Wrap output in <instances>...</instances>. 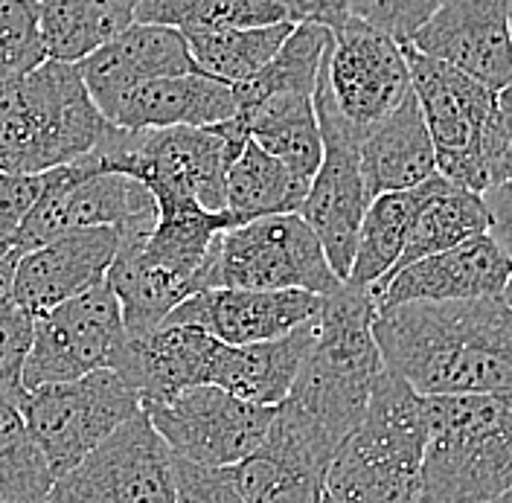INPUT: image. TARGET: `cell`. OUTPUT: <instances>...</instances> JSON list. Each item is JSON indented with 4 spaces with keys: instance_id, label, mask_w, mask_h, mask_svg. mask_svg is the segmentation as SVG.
Listing matches in <instances>:
<instances>
[{
    "instance_id": "22",
    "label": "cell",
    "mask_w": 512,
    "mask_h": 503,
    "mask_svg": "<svg viewBox=\"0 0 512 503\" xmlns=\"http://www.w3.org/2000/svg\"><path fill=\"white\" fill-rule=\"evenodd\" d=\"M236 117L233 88L207 73L158 76L123 96L108 123L120 128L216 126Z\"/></svg>"
},
{
    "instance_id": "38",
    "label": "cell",
    "mask_w": 512,
    "mask_h": 503,
    "mask_svg": "<svg viewBox=\"0 0 512 503\" xmlns=\"http://www.w3.org/2000/svg\"><path fill=\"white\" fill-rule=\"evenodd\" d=\"M175 503H245V498L230 480L227 466L213 469L175 457Z\"/></svg>"
},
{
    "instance_id": "5",
    "label": "cell",
    "mask_w": 512,
    "mask_h": 503,
    "mask_svg": "<svg viewBox=\"0 0 512 503\" xmlns=\"http://www.w3.org/2000/svg\"><path fill=\"white\" fill-rule=\"evenodd\" d=\"M422 451V396L382 370L361 422L332 457L326 495L335 503H419Z\"/></svg>"
},
{
    "instance_id": "49",
    "label": "cell",
    "mask_w": 512,
    "mask_h": 503,
    "mask_svg": "<svg viewBox=\"0 0 512 503\" xmlns=\"http://www.w3.org/2000/svg\"><path fill=\"white\" fill-rule=\"evenodd\" d=\"M507 187H510V189H512V181H507Z\"/></svg>"
},
{
    "instance_id": "29",
    "label": "cell",
    "mask_w": 512,
    "mask_h": 503,
    "mask_svg": "<svg viewBox=\"0 0 512 503\" xmlns=\"http://www.w3.org/2000/svg\"><path fill=\"white\" fill-rule=\"evenodd\" d=\"M489 227H492V216L486 210L483 195L451 187L448 181H443L416 210L414 221L408 227L405 248L399 253L396 265L390 268V274H396L399 268L411 265L422 256L448 251L478 233H489Z\"/></svg>"
},
{
    "instance_id": "28",
    "label": "cell",
    "mask_w": 512,
    "mask_h": 503,
    "mask_svg": "<svg viewBox=\"0 0 512 503\" xmlns=\"http://www.w3.org/2000/svg\"><path fill=\"white\" fill-rule=\"evenodd\" d=\"M309 184L300 181L286 163L271 158L262 146L248 137L242 155L230 163L224 181V210L236 224L262 219V216H283L297 213Z\"/></svg>"
},
{
    "instance_id": "32",
    "label": "cell",
    "mask_w": 512,
    "mask_h": 503,
    "mask_svg": "<svg viewBox=\"0 0 512 503\" xmlns=\"http://www.w3.org/2000/svg\"><path fill=\"white\" fill-rule=\"evenodd\" d=\"M286 21L280 0H140L134 24H160L178 32L268 27Z\"/></svg>"
},
{
    "instance_id": "50",
    "label": "cell",
    "mask_w": 512,
    "mask_h": 503,
    "mask_svg": "<svg viewBox=\"0 0 512 503\" xmlns=\"http://www.w3.org/2000/svg\"><path fill=\"white\" fill-rule=\"evenodd\" d=\"M41 503H53V501H41Z\"/></svg>"
},
{
    "instance_id": "11",
    "label": "cell",
    "mask_w": 512,
    "mask_h": 503,
    "mask_svg": "<svg viewBox=\"0 0 512 503\" xmlns=\"http://www.w3.org/2000/svg\"><path fill=\"white\" fill-rule=\"evenodd\" d=\"M126 346L128 332L120 300L108 283L94 285L50 312L35 315L24 387L35 390L88 376L94 370H117Z\"/></svg>"
},
{
    "instance_id": "23",
    "label": "cell",
    "mask_w": 512,
    "mask_h": 503,
    "mask_svg": "<svg viewBox=\"0 0 512 503\" xmlns=\"http://www.w3.org/2000/svg\"><path fill=\"white\" fill-rule=\"evenodd\" d=\"M315 317L300 323L283 338L262 341V344L230 346L216 341L207 367V384H216L245 402L265 408L286 402L294 376L300 370V361L312 344Z\"/></svg>"
},
{
    "instance_id": "31",
    "label": "cell",
    "mask_w": 512,
    "mask_h": 503,
    "mask_svg": "<svg viewBox=\"0 0 512 503\" xmlns=\"http://www.w3.org/2000/svg\"><path fill=\"white\" fill-rule=\"evenodd\" d=\"M291 30H294L291 21H280L268 27L190 30L181 35L187 38L198 73L222 79L227 85H239L274 59V53L280 50V44Z\"/></svg>"
},
{
    "instance_id": "36",
    "label": "cell",
    "mask_w": 512,
    "mask_h": 503,
    "mask_svg": "<svg viewBox=\"0 0 512 503\" xmlns=\"http://www.w3.org/2000/svg\"><path fill=\"white\" fill-rule=\"evenodd\" d=\"M446 0H350V15L408 44Z\"/></svg>"
},
{
    "instance_id": "7",
    "label": "cell",
    "mask_w": 512,
    "mask_h": 503,
    "mask_svg": "<svg viewBox=\"0 0 512 503\" xmlns=\"http://www.w3.org/2000/svg\"><path fill=\"white\" fill-rule=\"evenodd\" d=\"M341 283L300 213L262 216L224 230L213 239L198 271V288H297L329 294Z\"/></svg>"
},
{
    "instance_id": "25",
    "label": "cell",
    "mask_w": 512,
    "mask_h": 503,
    "mask_svg": "<svg viewBox=\"0 0 512 503\" xmlns=\"http://www.w3.org/2000/svg\"><path fill=\"white\" fill-rule=\"evenodd\" d=\"M236 114L245 120L248 137L256 146H262L271 158L286 163L300 181L312 184L323 155L315 94L268 96Z\"/></svg>"
},
{
    "instance_id": "8",
    "label": "cell",
    "mask_w": 512,
    "mask_h": 503,
    "mask_svg": "<svg viewBox=\"0 0 512 503\" xmlns=\"http://www.w3.org/2000/svg\"><path fill=\"white\" fill-rule=\"evenodd\" d=\"M140 410V396L117 370L44 384L27 393L21 416L53 477L76 469L99 442Z\"/></svg>"
},
{
    "instance_id": "17",
    "label": "cell",
    "mask_w": 512,
    "mask_h": 503,
    "mask_svg": "<svg viewBox=\"0 0 512 503\" xmlns=\"http://www.w3.org/2000/svg\"><path fill=\"white\" fill-rule=\"evenodd\" d=\"M323 294L312 291H251V288H198L184 297L163 323L207 332L230 346L283 338L320 312Z\"/></svg>"
},
{
    "instance_id": "46",
    "label": "cell",
    "mask_w": 512,
    "mask_h": 503,
    "mask_svg": "<svg viewBox=\"0 0 512 503\" xmlns=\"http://www.w3.org/2000/svg\"><path fill=\"white\" fill-rule=\"evenodd\" d=\"M510 44H512V0H510Z\"/></svg>"
},
{
    "instance_id": "45",
    "label": "cell",
    "mask_w": 512,
    "mask_h": 503,
    "mask_svg": "<svg viewBox=\"0 0 512 503\" xmlns=\"http://www.w3.org/2000/svg\"><path fill=\"white\" fill-rule=\"evenodd\" d=\"M492 503H512V486L510 489H504V492H501V495H498Z\"/></svg>"
},
{
    "instance_id": "43",
    "label": "cell",
    "mask_w": 512,
    "mask_h": 503,
    "mask_svg": "<svg viewBox=\"0 0 512 503\" xmlns=\"http://www.w3.org/2000/svg\"><path fill=\"white\" fill-rule=\"evenodd\" d=\"M9 253H12V239L0 233V259H6Z\"/></svg>"
},
{
    "instance_id": "21",
    "label": "cell",
    "mask_w": 512,
    "mask_h": 503,
    "mask_svg": "<svg viewBox=\"0 0 512 503\" xmlns=\"http://www.w3.org/2000/svg\"><path fill=\"white\" fill-rule=\"evenodd\" d=\"M405 47L411 91L422 120L434 140L437 155L443 152H480V134L492 114L495 91H489L475 76L457 70L454 64Z\"/></svg>"
},
{
    "instance_id": "33",
    "label": "cell",
    "mask_w": 512,
    "mask_h": 503,
    "mask_svg": "<svg viewBox=\"0 0 512 503\" xmlns=\"http://www.w3.org/2000/svg\"><path fill=\"white\" fill-rule=\"evenodd\" d=\"M56 477L27 431L21 408L0 405V495L15 503L47 501Z\"/></svg>"
},
{
    "instance_id": "4",
    "label": "cell",
    "mask_w": 512,
    "mask_h": 503,
    "mask_svg": "<svg viewBox=\"0 0 512 503\" xmlns=\"http://www.w3.org/2000/svg\"><path fill=\"white\" fill-rule=\"evenodd\" d=\"M108 128L79 67L47 59L0 85V172L35 175L73 163Z\"/></svg>"
},
{
    "instance_id": "3",
    "label": "cell",
    "mask_w": 512,
    "mask_h": 503,
    "mask_svg": "<svg viewBox=\"0 0 512 503\" xmlns=\"http://www.w3.org/2000/svg\"><path fill=\"white\" fill-rule=\"evenodd\" d=\"M373 315L376 300L370 288L341 283L323 294L312 344L288 393L338 445L361 422L373 384L384 370L373 338Z\"/></svg>"
},
{
    "instance_id": "13",
    "label": "cell",
    "mask_w": 512,
    "mask_h": 503,
    "mask_svg": "<svg viewBox=\"0 0 512 503\" xmlns=\"http://www.w3.org/2000/svg\"><path fill=\"white\" fill-rule=\"evenodd\" d=\"M274 408L245 402L216 384H195L166 402L143 408V413L175 457L224 469L242 463L259 448Z\"/></svg>"
},
{
    "instance_id": "30",
    "label": "cell",
    "mask_w": 512,
    "mask_h": 503,
    "mask_svg": "<svg viewBox=\"0 0 512 503\" xmlns=\"http://www.w3.org/2000/svg\"><path fill=\"white\" fill-rule=\"evenodd\" d=\"M332 44V30L318 24H294L274 59L256 70L251 79L230 85L236 111H245L259 99L277 94H315L320 64L326 59V50Z\"/></svg>"
},
{
    "instance_id": "37",
    "label": "cell",
    "mask_w": 512,
    "mask_h": 503,
    "mask_svg": "<svg viewBox=\"0 0 512 503\" xmlns=\"http://www.w3.org/2000/svg\"><path fill=\"white\" fill-rule=\"evenodd\" d=\"M480 155L492 187L512 181V82L507 88L495 91L492 114L480 134Z\"/></svg>"
},
{
    "instance_id": "12",
    "label": "cell",
    "mask_w": 512,
    "mask_h": 503,
    "mask_svg": "<svg viewBox=\"0 0 512 503\" xmlns=\"http://www.w3.org/2000/svg\"><path fill=\"white\" fill-rule=\"evenodd\" d=\"M47 501L53 503H175V454L143 410L67 474Z\"/></svg>"
},
{
    "instance_id": "9",
    "label": "cell",
    "mask_w": 512,
    "mask_h": 503,
    "mask_svg": "<svg viewBox=\"0 0 512 503\" xmlns=\"http://www.w3.org/2000/svg\"><path fill=\"white\" fill-rule=\"evenodd\" d=\"M158 219V201L146 184L120 172H99L82 158L47 169V184L27 219L12 233V251L27 253L85 227H146Z\"/></svg>"
},
{
    "instance_id": "48",
    "label": "cell",
    "mask_w": 512,
    "mask_h": 503,
    "mask_svg": "<svg viewBox=\"0 0 512 503\" xmlns=\"http://www.w3.org/2000/svg\"><path fill=\"white\" fill-rule=\"evenodd\" d=\"M0 503H15V501H9V498H6V495H0Z\"/></svg>"
},
{
    "instance_id": "2",
    "label": "cell",
    "mask_w": 512,
    "mask_h": 503,
    "mask_svg": "<svg viewBox=\"0 0 512 503\" xmlns=\"http://www.w3.org/2000/svg\"><path fill=\"white\" fill-rule=\"evenodd\" d=\"M419 503H492L512 486V390L422 396Z\"/></svg>"
},
{
    "instance_id": "18",
    "label": "cell",
    "mask_w": 512,
    "mask_h": 503,
    "mask_svg": "<svg viewBox=\"0 0 512 503\" xmlns=\"http://www.w3.org/2000/svg\"><path fill=\"white\" fill-rule=\"evenodd\" d=\"M408 44L501 91L512 82L510 0H446Z\"/></svg>"
},
{
    "instance_id": "16",
    "label": "cell",
    "mask_w": 512,
    "mask_h": 503,
    "mask_svg": "<svg viewBox=\"0 0 512 503\" xmlns=\"http://www.w3.org/2000/svg\"><path fill=\"white\" fill-rule=\"evenodd\" d=\"M512 277V256L492 233H478L454 248L422 256L396 274L370 285L376 309L399 303H451V300H486L501 297Z\"/></svg>"
},
{
    "instance_id": "42",
    "label": "cell",
    "mask_w": 512,
    "mask_h": 503,
    "mask_svg": "<svg viewBox=\"0 0 512 503\" xmlns=\"http://www.w3.org/2000/svg\"><path fill=\"white\" fill-rule=\"evenodd\" d=\"M15 262L18 253L12 251L6 259H0V312L12 306V277H15Z\"/></svg>"
},
{
    "instance_id": "6",
    "label": "cell",
    "mask_w": 512,
    "mask_h": 503,
    "mask_svg": "<svg viewBox=\"0 0 512 503\" xmlns=\"http://www.w3.org/2000/svg\"><path fill=\"white\" fill-rule=\"evenodd\" d=\"M248 143L236 114L216 126L120 128L111 123L85 158L99 172H120L146 184L152 195H187L207 210H224L230 163Z\"/></svg>"
},
{
    "instance_id": "34",
    "label": "cell",
    "mask_w": 512,
    "mask_h": 503,
    "mask_svg": "<svg viewBox=\"0 0 512 503\" xmlns=\"http://www.w3.org/2000/svg\"><path fill=\"white\" fill-rule=\"evenodd\" d=\"M47 62L35 0H0V85Z\"/></svg>"
},
{
    "instance_id": "20",
    "label": "cell",
    "mask_w": 512,
    "mask_h": 503,
    "mask_svg": "<svg viewBox=\"0 0 512 503\" xmlns=\"http://www.w3.org/2000/svg\"><path fill=\"white\" fill-rule=\"evenodd\" d=\"M76 67L96 108L108 120L128 91L158 76L192 73L195 62L187 38L175 27L131 24L91 56L76 62Z\"/></svg>"
},
{
    "instance_id": "26",
    "label": "cell",
    "mask_w": 512,
    "mask_h": 503,
    "mask_svg": "<svg viewBox=\"0 0 512 503\" xmlns=\"http://www.w3.org/2000/svg\"><path fill=\"white\" fill-rule=\"evenodd\" d=\"M44 53L76 64L134 24L140 0H35Z\"/></svg>"
},
{
    "instance_id": "19",
    "label": "cell",
    "mask_w": 512,
    "mask_h": 503,
    "mask_svg": "<svg viewBox=\"0 0 512 503\" xmlns=\"http://www.w3.org/2000/svg\"><path fill=\"white\" fill-rule=\"evenodd\" d=\"M117 248V227H85L21 253L12 277V303L35 317L76 294H85L88 288L105 283Z\"/></svg>"
},
{
    "instance_id": "10",
    "label": "cell",
    "mask_w": 512,
    "mask_h": 503,
    "mask_svg": "<svg viewBox=\"0 0 512 503\" xmlns=\"http://www.w3.org/2000/svg\"><path fill=\"white\" fill-rule=\"evenodd\" d=\"M315 114H318L323 155L297 213L315 230L338 280H347L355 256V242H358V227L370 204V192L364 184L361 158H358L361 137L338 114L335 99L326 85L323 64L315 85Z\"/></svg>"
},
{
    "instance_id": "39",
    "label": "cell",
    "mask_w": 512,
    "mask_h": 503,
    "mask_svg": "<svg viewBox=\"0 0 512 503\" xmlns=\"http://www.w3.org/2000/svg\"><path fill=\"white\" fill-rule=\"evenodd\" d=\"M47 184V172L35 175H6L0 172V233L12 239L18 224L27 219Z\"/></svg>"
},
{
    "instance_id": "44",
    "label": "cell",
    "mask_w": 512,
    "mask_h": 503,
    "mask_svg": "<svg viewBox=\"0 0 512 503\" xmlns=\"http://www.w3.org/2000/svg\"><path fill=\"white\" fill-rule=\"evenodd\" d=\"M501 300H504V303L512 309V277L507 280V285H504V291H501Z\"/></svg>"
},
{
    "instance_id": "41",
    "label": "cell",
    "mask_w": 512,
    "mask_h": 503,
    "mask_svg": "<svg viewBox=\"0 0 512 503\" xmlns=\"http://www.w3.org/2000/svg\"><path fill=\"white\" fill-rule=\"evenodd\" d=\"M483 201L492 216V227H489L492 239L512 256V189L507 184L486 189Z\"/></svg>"
},
{
    "instance_id": "1",
    "label": "cell",
    "mask_w": 512,
    "mask_h": 503,
    "mask_svg": "<svg viewBox=\"0 0 512 503\" xmlns=\"http://www.w3.org/2000/svg\"><path fill=\"white\" fill-rule=\"evenodd\" d=\"M373 338L384 370L419 396L512 390V309L501 297L376 309Z\"/></svg>"
},
{
    "instance_id": "47",
    "label": "cell",
    "mask_w": 512,
    "mask_h": 503,
    "mask_svg": "<svg viewBox=\"0 0 512 503\" xmlns=\"http://www.w3.org/2000/svg\"><path fill=\"white\" fill-rule=\"evenodd\" d=\"M320 503H335V501H332V498H329V495H323V501H320Z\"/></svg>"
},
{
    "instance_id": "14",
    "label": "cell",
    "mask_w": 512,
    "mask_h": 503,
    "mask_svg": "<svg viewBox=\"0 0 512 503\" xmlns=\"http://www.w3.org/2000/svg\"><path fill=\"white\" fill-rule=\"evenodd\" d=\"M338 442L297 402L274 408L265 440L251 457L227 466L245 503H320Z\"/></svg>"
},
{
    "instance_id": "35",
    "label": "cell",
    "mask_w": 512,
    "mask_h": 503,
    "mask_svg": "<svg viewBox=\"0 0 512 503\" xmlns=\"http://www.w3.org/2000/svg\"><path fill=\"white\" fill-rule=\"evenodd\" d=\"M32 323L35 317L15 303L0 312V405L21 408L30 393L24 387V364L32 346Z\"/></svg>"
},
{
    "instance_id": "15",
    "label": "cell",
    "mask_w": 512,
    "mask_h": 503,
    "mask_svg": "<svg viewBox=\"0 0 512 503\" xmlns=\"http://www.w3.org/2000/svg\"><path fill=\"white\" fill-rule=\"evenodd\" d=\"M323 70L338 114L358 137L411 94L405 47L352 15L332 32Z\"/></svg>"
},
{
    "instance_id": "40",
    "label": "cell",
    "mask_w": 512,
    "mask_h": 503,
    "mask_svg": "<svg viewBox=\"0 0 512 503\" xmlns=\"http://www.w3.org/2000/svg\"><path fill=\"white\" fill-rule=\"evenodd\" d=\"M286 21L338 30L350 18V0H280Z\"/></svg>"
},
{
    "instance_id": "24",
    "label": "cell",
    "mask_w": 512,
    "mask_h": 503,
    "mask_svg": "<svg viewBox=\"0 0 512 503\" xmlns=\"http://www.w3.org/2000/svg\"><path fill=\"white\" fill-rule=\"evenodd\" d=\"M358 158L370 198L419 187L437 175V149L414 91L361 137Z\"/></svg>"
},
{
    "instance_id": "27",
    "label": "cell",
    "mask_w": 512,
    "mask_h": 503,
    "mask_svg": "<svg viewBox=\"0 0 512 503\" xmlns=\"http://www.w3.org/2000/svg\"><path fill=\"white\" fill-rule=\"evenodd\" d=\"M440 184H443V178L434 175V178L422 181L419 187L382 192V195L370 198L361 227H358L352 268L344 283L370 288V285L379 283L382 277L390 274V268L396 265L399 253L405 248L408 227L414 221L416 210Z\"/></svg>"
}]
</instances>
